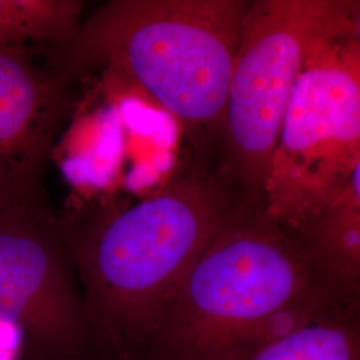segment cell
Segmentation results:
<instances>
[{
  "label": "cell",
  "instance_id": "obj_10",
  "mask_svg": "<svg viewBox=\"0 0 360 360\" xmlns=\"http://www.w3.org/2000/svg\"><path fill=\"white\" fill-rule=\"evenodd\" d=\"M84 10L82 0H0V44H63L75 37Z\"/></svg>",
  "mask_w": 360,
  "mask_h": 360
},
{
  "label": "cell",
  "instance_id": "obj_7",
  "mask_svg": "<svg viewBox=\"0 0 360 360\" xmlns=\"http://www.w3.org/2000/svg\"><path fill=\"white\" fill-rule=\"evenodd\" d=\"M70 111L68 79L0 44V212L49 210L44 176Z\"/></svg>",
  "mask_w": 360,
  "mask_h": 360
},
{
  "label": "cell",
  "instance_id": "obj_9",
  "mask_svg": "<svg viewBox=\"0 0 360 360\" xmlns=\"http://www.w3.org/2000/svg\"><path fill=\"white\" fill-rule=\"evenodd\" d=\"M248 360H360V321L345 309H328Z\"/></svg>",
  "mask_w": 360,
  "mask_h": 360
},
{
  "label": "cell",
  "instance_id": "obj_2",
  "mask_svg": "<svg viewBox=\"0 0 360 360\" xmlns=\"http://www.w3.org/2000/svg\"><path fill=\"white\" fill-rule=\"evenodd\" d=\"M333 309L292 233L245 199L186 272L146 360H248Z\"/></svg>",
  "mask_w": 360,
  "mask_h": 360
},
{
  "label": "cell",
  "instance_id": "obj_1",
  "mask_svg": "<svg viewBox=\"0 0 360 360\" xmlns=\"http://www.w3.org/2000/svg\"><path fill=\"white\" fill-rule=\"evenodd\" d=\"M245 199L196 166L126 210L62 224L95 359H147L186 272Z\"/></svg>",
  "mask_w": 360,
  "mask_h": 360
},
{
  "label": "cell",
  "instance_id": "obj_8",
  "mask_svg": "<svg viewBox=\"0 0 360 360\" xmlns=\"http://www.w3.org/2000/svg\"><path fill=\"white\" fill-rule=\"evenodd\" d=\"M291 233L335 306L360 321V159L334 199Z\"/></svg>",
  "mask_w": 360,
  "mask_h": 360
},
{
  "label": "cell",
  "instance_id": "obj_4",
  "mask_svg": "<svg viewBox=\"0 0 360 360\" xmlns=\"http://www.w3.org/2000/svg\"><path fill=\"white\" fill-rule=\"evenodd\" d=\"M348 0H251L223 111L218 172L247 199L262 187L309 52L339 34Z\"/></svg>",
  "mask_w": 360,
  "mask_h": 360
},
{
  "label": "cell",
  "instance_id": "obj_5",
  "mask_svg": "<svg viewBox=\"0 0 360 360\" xmlns=\"http://www.w3.org/2000/svg\"><path fill=\"white\" fill-rule=\"evenodd\" d=\"M339 34L309 52L263 181L264 211L287 231L316 217L359 162L360 67Z\"/></svg>",
  "mask_w": 360,
  "mask_h": 360
},
{
  "label": "cell",
  "instance_id": "obj_11",
  "mask_svg": "<svg viewBox=\"0 0 360 360\" xmlns=\"http://www.w3.org/2000/svg\"><path fill=\"white\" fill-rule=\"evenodd\" d=\"M0 360H30L25 335L3 318H0Z\"/></svg>",
  "mask_w": 360,
  "mask_h": 360
},
{
  "label": "cell",
  "instance_id": "obj_3",
  "mask_svg": "<svg viewBox=\"0 0 360 360\" xmlns=\"http://www.w3.org/2000/svg\"><path fill=\"white\" fill-rule=\"evenodd\" d=\"M250 0H111L75 37L46 47L53 71L94 68L146 92L198 150L220 139L223 111Z\"/></svg>",
  "mask_w": 360,
  "mask_h": 360
},
{
  "label": "cell",
  "instance_id": "obj_12",
  "mask_svg": "<svg viewBox=\"0 0 360 360\" xmlns=\"http://www.w3.org/2000/svg\"><path fill=\"white\" fill-rule=\"evenodd\" d=\"M339 40L360 67V0H348L346 23Z\"/></svg>",
  "mask_w": 360,
  "mask_h": 360
},
{
  "label": "cell",
  "instance_id": "obj_6",
  "mask_svg": "<svg viewBox=\"0 0 360 360\" xmlns=\"http://www.w3.org/2000/svg\"><path fill=\"white\" fill-rule=\"evenodd\" d=\"M0 318L25 335L30 360H96L63 227L50 210L0 212Z\"/></svg>",
  "mask_w": 360,
  "mask_h": 360
}]
</instances>
